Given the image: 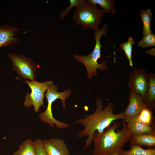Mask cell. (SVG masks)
I'll return each mask as SVG.
<instances>
[{
	"label": "cell",
	"mask_w": 155,
	"mask_h": 155,
	"mask_svg": "<svg viewBox=\"0 0 155 155\" xmlns=\"http://www.w3.org/2000/svg\"><path fill=\"white\" fill-rule=\"evenodd\" d=\"M147 107L154 110L155 108V75L148 74V86L143 97Z\"/></svg>",
	"instance_id": "5bb4252c"
},
{
	"label": "cell",
	"mask_w": 155,
	"mask_h": 155,
	"mask_svg": "<svg viewBox=\"0 0 155 155\" xmlns=\"http://www.w3.org/2000/svg\"><path fill=\"white\" fill-rule=\"evenodd\" d=\"M74 7L73 20L76 25H80L85 31L89 29L98 30L104 13L103 9L98 8L86 0Z\"/></svg>",
	"instance_id": "3957f363"
},
{
	"label": "cell",
	"mask_w": 155,
	"mask_h": 155,
	"mask_svg": "<svg viewBox=\"0 0 155 155\" xmlns=\"http://www.w3.org/2000/svg\"><path fill=\"white\" fill-rule=\"evenodd\" d=\"M134 43L133 39L132 37H129L127 41L122 43L120 45V49L124 51L125 55L128 59L129 65L131 67L133 66L132 54V46Z\"/></svg>",
	"instance_id": "d6986e66"
},
{
	"label": "cell",
	"mask_w": 155,
	"mask_h": 155,
	"mask_svg": "<svg viewBox=\"0 0 155 155\" xmlns=\"http://www.w3.org/2000/svg\"><path fill=\"white\" fill-rule=\"evenodd\" d=\"M123 128L118 130L120 124L114 121L101 134L96 131L94 133L93 142L94 148L92 155H109L119 152L128 142L132 135L128 128L127 122L122 120Z\"/></svg>",
	"instance_id": "7a4b0ae2"
},
{
	"label": "cell",
	"mask_w": 155,
	"mask_h": 155,
	"mask_svg": "<svg viewBox=\"0 0 155 155\" xmlns=\"http://www.w3.org/2000/svg\"><path fill=\"white\" fill-rule=\"evenodd\" d=\"M128 86L131 92L139 94L143 98L148 86V74L145 70L135 67L129 74Z\"/></svg>",
	"instance_id": "ba28073f"
},
{
	"label": "cell",
	"mask_w": 155,
	"mask_h": 155,
	"mask_svg": "<svg viewBox=\"0 0 155 155\" xmlns=\"http://www.w3.org/2000/svg\"><path fill=\"white\" fill-rule=\"evenodd\" d=\"M137 46L142 48L155 46V35L152 32L143 36Z\"/></svg>",
	"instance_id": "44dd1931"
},
{
	"label": "cell",
	"mask_w": 155,
	"mask_h": 155,
	"mask_svg": "<svg viewBox=\"0 0 155 155\" xmlns=\"http://www.w3.org/2000/svg\"><path fill=\"white\" fill-rule=\"evenodd\" d=\"M104 100L98 98L96 100V108L92 114L85 115L83 118L76 120L75 124L82 125L84 128L77 133L79 138L87 137L86 141L84 148H89L93 142V135L96 131L102 133L105 129L114 121L118 120L124 119L123 112L114 114L115 107L113 103L109 102L104 107Z\"/></svg>",
	"instance_id": "6da1fadb"
},
{
	"label": "cell",
	"mask_w": 155,
	"mask_h": 155,
	"mask_svg": "<svg viewBox=\"0 0 155 155\" xmlns=\"http://www.w3.org/2000/svg\"><path fill=\"white\" fill-rule=\"evenodd\" d=\"M23 81L28 85L31 90L30 94L27 92L25 97L24 106L26 108H29L32 105L34 107V111L38 113L40 107L44 104V92L53 83L51 81L39 82L36 80L30 81L27 80Z\"/></svg>",
	"instance_id": "8992f818"
},
{
	"label": "cell",
	"mask_w": 155,
	"mask_h": 155,
	"mask_svg": "<svg viewBox=\"0 0 155 155\" xmlns=\"http://www.w3.org/2000/svg\"><path fill=\"white\" fill-rule=\"evenodd\" d=\"M8 56L12 61V69L21 78L36 80L37 66L30 57L22 54L9 53Z\"/></svg>",
	"instance_id": "52a82bcc"
},
{
	"label": "cell",
	"mask_w": 155,
	"mask_h": 155,
	"mask_svg": "<svg viewBox=\"0 0 155 155\" xmlns=\"http://www.w3.org/2000/svg\"><path fill=\"white\" fill-rule=\"evenodd\" d=\"M127 126L132 135H138L155 132L153 126H151L139 121L137 115L130 119L127 122Z\"/></svg>",
	"instance_id": "7c38bea8"
},
{
	"label": "cell",
	"mask_w": 155,
	"mask_h": 155,
	"mask_svg": "<svg viewBox=\"0 0 155 155\" xmlns=\"http://www.w3.org/2000/svg\"><path fill=\"white\" fill-rule=\"evenodd\" d=\"M57 87L53 84L50 86L47 90L45 96L48 102L46 109L44 112L39 115L40 119L44 123L48 124L51 127L54 128L55 125L59 129H64L71 126L70 124L59 121L54 118L52 111V105L54 102L57 99H60L62 102V105L64 108H66L65 101L71 94V91L67 89L64 92H59Z\"/></svg>",
	"instance_id": "5b68a950"
},
{
	"label": "cell",
	"mask_w": 155,
	"mask_h": 155,
	"mask_svg": "<svg viewBox=\"0 0 155 155\" xmlns=\"http://www.w3.org/2000/svg\"><path fill=\"white\" fill-rule=\"evenodd\" d=\"M152 111V110L147 107L145 108L137 115L138 120L147 125L153 126V116Z\"/></svg>",
	"instance_id": "ffe728a7"
},
{
	"label": "cell",
	"mask_w": 155,
	"mask_h": 155,
	"mask_svg": "<svg viewBox=\"0 0 155 155\" xmlns=\"http://www.w3.org/2000/svg\"><path fill=\"white\" fill-rule=\"evenodd\" d=\"M87 1L94 5H99L103 10L104 13L115 14L116 12L114 0H88Z\"/></svg>",
	"instance_id": "e0dca14e"
},
{
	"label": "cell",
	"mask_w": 155,
	"mask_h": 155,
	"mask_svg": "<svg viewBox=\"0 0 155 155\" xmlns=\"http://www.w3.org/2000/svg\"><path fill=\"white\" fill-rule=\"evenodd\" d=\"M12 155H36L34 142L30 139L25 140Z\"/></svg>",
	"instance_id": "9a60e30c"
},
{
	"label": "cell",
	"mask_w": 155,
	"mask_h": 155,
	"mask_svg": "<svg viewBox=\"0 0 155 155\" xmlns=\"http://www.w3.org/2000/svg\"><path fill=\"white\" fill-rule=\"evenodd\" d=\"M152 15L150 8L146 10L142 9L139 14L143 24V29L142 31L143 36L151 32L150 24Z\"/></svg>",
	"instance_id": "ac0fdd59"
},
{
	"label": "cell",
	"mask_w": 155,
	"mask_h": 155,
	"mask_svg": "<svg viewBox=\"0 0 155 155\" xmlns=\"http://www.w3.org/2000/svg\"><path fill=\"white\" fill-rule=\"evenodd\" d=\"M129 142L131 146H145L148 148H155V132L138 135H132Z\"/></svg>",
	"instance_id": "4fadbf2b"
},
{
	"label": "cell",
	"mask_w": 155,
	"mask_h": 155,
	"mask_svg": "<svg viewBox=\"0 0 155 155\" xmlns=\"http://www.w3.org/2000/svg\"><path fill=\"white\" fill-rule=\"evenodd\" d=\"M70 5L65 9L61 11L60 14V18L62 20L65 18L72 8L75 7L78 5L83 2L84 0H70Z\"/></svg>",
	"instance_id": "7402d4cb"
},
{
	"label": "cell",
	"mask_w": 155,
	"mask_h": 155,
	"mask_svg": "<svg viewBox=\"0 0 155 155\" xmlns=\"http://www.w3.org/2000/svg\"><path fill=\"white\" fill-rule=\"evenodd\" d=\"M109 155H119V152H116Z\"/></svg>",
	"instance_id": "cb8c5ba5"
},
{
	"label": "cell",
	"mask_w": 155,
	"mask_h": 155,
	"mask_svg": "<svg viewBox=\"0 0 155 155\" xmlns=\"http://www.w3.org/2000/svg\"><path fill=\"white\" fill-rule=\"evenodd\" d=\"M119 155H155V148L145 149L137 146H131L129 150L123 149L119 152Z\"/></svg>",
	"instance_id": "2e32d148"
},
{
	"label": "cell",
	"mask_w": 155,
	"mask_h": 155,
	"mask_svg": "<svg viewBox=\"0 0 155 155\" xmlns=\"http://www.w3.org/2000/svg\"><path fill=\"white\" fill-rule=\"evenodd\" d=\"M43 146L47 155H70L64 141L57 137L44 139Z\"/></svg>",
	"instance_id": "30bf717a"
},
{
	"label": "cell",
	"mask_w": 155,
	"mask_h": 155,
	"mask_svg": "<svg viewBox=\"0 0 155 155\" xmlns=\"http://www.w3.org/2000/svg\"><path fill=\"white\" fill-rule=\"evenodd\" d=\"M107 29L108 25L105 24L100 29L95 30L94 36L95 44L94 49L91 53L86 56L73 55L75 59L83 63L86 67L88 79H91L92 76H97V69L103 71L107 68L104 61H102L99 63L97 62L98 59L101 58V48L102 46L100 44V39L102 35H106Z\"/></svg>",
	"instance_id": "277c9868"
},
{
	"label": "cell",
	"mask_w": 155,
	"mask_h": 155,
	"mask_svg": "<svg viewBox=\"0 0 155 155\" xmlns=\"http://www.w3.org/2000/svg\"><path fill=\"white\" fill-rule=\"evenodd\" d=\"M20 28L7 25L0 26V49L2 47H7L16 44L19 41L14 36Z\"/></svg>",
	"instance_id": "8fae6325"
},
{
	"label": "cell",
	"mask_w": 155,
	"mask_h": 155,
	"mask_svg": "<svg viewBox=\"0 0 155 155\" xmlns=\"http://www.w3.org/2000/svg\"><path fill=\"white\" fill-rule=\"evenodd\" d=\"M36 155H47L43 146V140L36 139L34 141Z\"/></svg>",
	"instance_id": "603a6c76"
},
{
	"label": "cell",
	"mask_w": 155,
	"mask_h": 155,
	"mask_svg": "<svg viewBox=\"0 0 155 155\" xmlns=\"http://www.w3.org/2000/svg\"><path fill=\"white\" fill-rule=\"evenodd\" d=\"M129 102L123 112L124 120L127 122L130 119L138 115L144 108L147 107L143 97L139 94L131 92Z\"/></svg>",
	"instance_id": "9c48e42d"
}]
</instances>
